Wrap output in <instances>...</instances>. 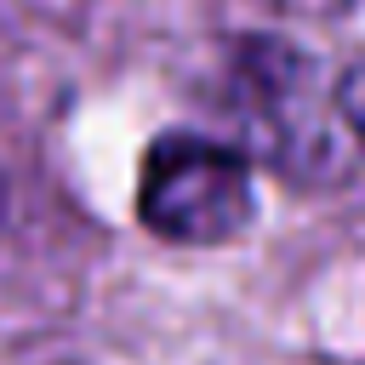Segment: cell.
Returning a JSON list of instances; mask_svg holds the SVG:
<instances>
[{"label": "cell", "mask_w": 365, "mask_h": 365, "mask_svg": "<svg viewBox=\"0 0 365 365\" xmlns=\"http://www.w3.org/2000/svg\"><path fill=\"white\" fill-rule=\"evenodd\" d=\"M137 211H143V222L160 240H177V245L234 240L251 222V211H257L251 165L228 143L171 131V137H160L143 154Z\"/></svg>", "instance_id": "cell-1"}, {"label": "cell", "mask_w": 365, "mask_h": 365, "mask_svg": "<svg viewBox=\"0 0 365 365\" xmlns=\"http://www.w3.org/2000/svg\"><path fill=\"white\" fill-rule=\"evenodd\" d=\"M274 6H348V0H274Z\"/></svg>", "instance_id": "cell-4"}, {"label": "cell", "mask_w": 365, "mask_h": 365, "mask_svg": "<svg viewBox=\"0 0 365 365\" xmlns=\"http://www.w3.org/2000/svg\"><path fill=\"white\" fill-rule=\"evenodd\" d=\"M234 108L245 114V131H257V143L279 165H308L331 154L319 97H314V68L268 40H251V51H240Z\"/></svg>", "instance_id": "cell-2"}, {"label": "cell", "mask_w": 365, "mask_h": 365, "mask_svg": "<svg viewBox=\"0 0 365 365\" xmlns=\"http://www.w3.org/2000/svg\"><path fill=\"white\" fill-rule=\"evenodd\" d=\"M336 108H342V120H348V131L365 143V68H354L342 86H336Z\"/></svg>", "instance_id": "cell-3"}]
</instances>
